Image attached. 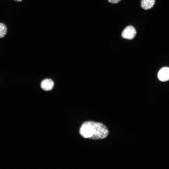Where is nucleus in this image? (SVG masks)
Listing matches in <instances>:
<instances>
[{
	"mask_svg": "<svg viewBox=\"0 0 169 169\" xmlns=\"http://www.w3.org/2000/svg\"><path fill=\"white\" fill-rule=\"evenodd\" d=\"M85 138L93 140L103 139L108 136L109 131L103 124L93 121H86L82 124L79 131Z\"/></svg>",
	"mask_w": 169,
	"mask_h": 169,
	"instance_id": "f257e3e1",
	"label": "nucleus"
},
{
	"mask_svg": "<svg viewBox=\"0 0 169 169\" xmlns=\"http://www.w3.org/2000/svg\"><path fill=\"white\" fill-rule=\"evenodd\" d=\"M136 31L134 27L131 25L127 26L123 31L121 33V37L122 38L131 40L135 37Z\"/></svg>",
	"mask_w": 169,
	"mask_h": 169,
	"instance_id": "f03ea898",
	"label": "nucleus"
},
{
	"mask_svg": "<svg viewBox=\"0 0 169 169\" xmlns=\"http://www.w3.org/2000/svg\"><path fill=\"white\" fill-rule=\"evenodd\" d=\"M158 78L161 81H166L169 80V68L164 67L161 69L158 74Z\"/></svg>",
	"mask_w": 169,
	"mask_h": 169,
	"instance_id": "7ed1b4c3",
	"label": "nucleus"
},
{
	"mask_svg": "<svg viewBox=\"0 0 169 169\" xmlns=\"http://www.w3.org/2000/svg\"><path fill=\"white\" fill-rule=\"evenodd\" d=\"M54 85L53 81L50 79H43L41 83L40 86L42 90L45 91H49L52 90Z\"/></svg>",
	"mask_w": 169,
	"mask_h": 169,
	"instance_id": "20e7f679",
	"label": "nucleus"
},
{
	"mask_svg": "<svg viewBox=\"0 0 169 169\" xmlns=\"http://www.w3.org/2000/svg\"><path fill=\"white\" fill-rule=\"evenodd\" d=\"M156 3V0H141V5L142 8L145 10L152 8Z\"/></svg>",
	"mask_w": 169,
	"mask_h": 169,
	"instance_id": "39448f33",
	"label": "nucleus"
},
{
	"mask_svg": "<svg viewBox=\"0 0 169 169\" xmlns=\"http://www.w3.org/2000/svg\"><path fill=\"white\" fill-rule=\"evenodd\" d=\"M7 31V28L6 25L2 23H0V38H3L5 36Z\"/></svg>",
	"mask_w": 169,
	"mask_h": 169,
	"instance_id": "423d86ee",
	"label": "nucleus"
},
{
	"mask_svg": "<svg viewBox=\"0 0 169 169\" xmlns=\"http://www.w3.org/2000/svg\"><path fill=\"white\" fill-rule=\"evenodd\" d=\"M110 3L112 4H116L119 3L121 0H107Z\"/></svg>",
	"mask_w": 169,
	"mask_h": 169,
	"instance_id": "0eeeda50",
	"label": "nucleus"
},
{
	"mask_svg": "<svg viewBox=\"0 0 169 169\" xmlns=\"http://www.w3.org/2000/svg\"><path fill=\"white\" fill-rule=\"evenodd\" d=\"M13 0L16 1V2H20L22 1L23 0Z\"/></svg>",
	"mask_w": 169,
	"mask_h": 169,
	"instance_id": "6e6552de",
	"label": "nucleus"
}]
</instances>
